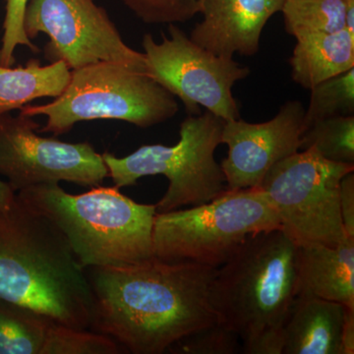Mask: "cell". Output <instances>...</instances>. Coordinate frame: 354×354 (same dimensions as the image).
Returning <instances> with one entry per match:
<instances>
[{
  "instance_id": "cell-16",
  "label": "cell",
  "mask_w": 354,
  "mask_h": 354,
  "mask_svg": "<svg viewBox=\"0 0 354 354\" xmlns=\"http://www.w3.org/2000/svg\"><path fill=\"white\" fill-rule=\"evenodd\" d=\"M288 59L293 82L306 90L354 68V35L346 29L298 37Z\"/></svg>"
},
{
  "instance_id": "cell-21",
  "label": "cell",
  "mask_w": 354,
  "mask_h": 354,
  "mask_svg": "<svg viewBox=\"0 0 354 354\" xmlns=\"http://www.w3.org/2000/svg\"><path fill=\"white\" fill-rule=\"evenodd\" d=\"M354 115V68L332 77L310 90L305 129L317 120Z\"/></svg>"
},
{
  "instance_id": "cell-10",
  "label": "cell",
  "mask_w": 354,
  "mask_h": 354,
  "mask_svg": "<svg viewBox=\"0 0 354 354\" xmlns=\"http://www.w3.org/2000/svg\"><path fill=\"white\" fill-rule=\"evenodd\" d=\"M23 24L30 39L50 38L44 53L50 62L62 60L70 70L113 62L147 74L145 55L125 44L94 0H29Z\"/></svg>"
},
{
  "instance_id": "cell-18",
  "label": "cell",
  "mask_w": 354,
  "mask_h": 354,
  "mask_svg": "<svg viewBox=\"0 0 354 354\" xmlns=\"http://www.w3.org/2000/svg\"><path fill=\"white\" fill-rule=\"evenodd\" d=\"M55 321L0 300V354H41Z\"/></svg>"
},
{
  "instance_id": "cell-17",
  "label": "cell",
  "mask_w": 354,
  "mask_h": 354,
  "mask_svg": "<svg viewBox=\"0 0 354 354\" xmlns=\"http://www.w3.org/2000/svg\"><path fill=\"white\" fill-rule=\"evenodd\" d=\"M71 70L62 60L41 65L32 58L25 66L0 65V116L35 100L59 97L68 85Z\"/></svg>"
},
{
  "instance_id": "cell-9",
  "label": "cell",
  "mask_w": 354,
  "mask_h": 354,
  "mask_svg": "<svg viewBox=\"0 0 354 354\" xmlns=\"http://www.w3.org/2000/svg\"><path fill=\"white\" fill-rule=\"evenodd\" d=\"M167 26L160 43L144 35L147 74L178 97L188 115L201 113L202 106L225 121L241 118L232 88L250 75L249 67L202 48L176 24Z\"/></svg>"
},
{
  "instance_id": "cell-24",
  "label": "cell",
  "mask_w": 354,
  "mask_h": 354,
  "mask_svg": "<svg viewBox=\"0 0 354 354\" xmlns=\"http://www.w3.org/2000/svg\"><path fill=\"white\" fill-rule=\"evenodd\" d=\"M146 24H178L200 14V0H120Z\"/></svg>"
},
{
  "instance_id": "cell-8",
  "label": "cell",
  "mask_w": 354,
  "mask_h": 354,
  "mask_svg": "<svg viewBox=\"0 0 354 354\" xmlns=\"http://www.w3.org/2000/svg\"><path fill=\"white\" fill-rule=\"evenodd\" d=\"M353 171L354 165L330 162L309 148L277 162L260 187L271 200L281 230L295 244L335 246L346 237L339 184Z\"/></svg>"
},
{
  "instance_id": "cell-19",
  "label": "cell",
  "mask_w": 354,
  "mask_h": 354,
  "mask_svg": "<svg viewBox=\"0 0 354 354\" xmlns=\"http://www.w3.org/2000/svg\"><path fill=\"white\" fill-rule=\"evenodd\" d=\"M281 12L286 32L295 39L346 29L344 0H285Z\"/></svg>"
},
{
  "instance_id": "cell-29",
  "label": "cell",
  "mask_w": 354,
  "mask_h": 354,
  "mask_svg": "<svg viewBox=\"0 0 354 354\" xmlns=\"http://www.w3.org/2000/svg\"><path fill=\"white\" fill-rule=\"evenodd\" d=\"M346 2V30L354 35V0H344Z\"/></svg>"
},
{
  "instance_id": "cell-3",
  "label": "cell",
  "mask_w": 354,
  "mask_h": 354,
  "mask_svg": "<svg viewBox=\"0 0 354 354\" xmlns=\"http://www.w3.org/2000/svg\"><path fill=\"white\" fill-rule=\"evenodd\" d=\"M297 259V244L283 230H274L249 237L216 270L212 305L218 321L239 335L242 353L281 354Z\"/></svg>"
},
{
  "instance_id": "cell-27",
  "label": "cell",
  "mask_w": 354,
  "mask_h": 354,
  "mask_svg": "<svg viewBox=\"0 0 354 354\" xmlns=\"http://www.w3.org/2000/svg\"><path fill=\"white\" fill-rule=\"evenodd\" d=\"M354 353V309L346 306L341 337V354Z\"/></svg>"
},
{
  "instance_id": "cell-22",
  "label": "cell",
  "mask_w": 354,
  "mask_h": 354,
  "mask_svg": "<svg viewBox=\"0 0 354 354\" xmlns=\"http://www.w3.org/2000/svg\"><path fill=\"white\" fill-rule=\"evenodd\" d=\"M120 346L108 335L51 323L41 354H118Z\"/></svg>"
},
{
  "instance_id": "cell-11",
  "label": "cell",
  "mask_w": 354,
  "mask_h": 354,
  "mask_svg": "<svg viewBox=\"0 0 354 354\" xmlns=\"http://www.w3.org/2000/svg\"><path fill=\"white\" fill-rule=\"evenodd\" d=\"M39 127L21 113L0 116V176L14 192L62 181L95 187L109 177L102 153L90 143L39 136Z\"/></svg>"
},
{
  "instance_id": "cell-5",
  "label": "cell",
  "mask_w": 354,
  "mask_h": 354,
  "mask_svg": "<svg viewBox=\"0 0 354 354\" xmlns=\"http://www.w3.org/2000/svg\"><path fill=\"white\" fill-rule=\"evenodd\" d=\"M281 230L278 214L260 186L227 190L190 209L157 213L153 253L165 262L218 269L252 235Z\"/></svg>"
},
{
  "instance_id": "cell-28",
  "label": "cell",
  "mask_w": 354,
  "mask_h": 354,
  "mask_svg": "<svg viewBox=\"0 0 354 354\" xmlns=\"http://www.w3.org/2000/svg\"><path fill=\"white\" fill-rule=\"evenodd\" d=\"M16 193L6 181L0 179V211H7L12 206Z\"/></svg>"
},
{
  "instance_id": "cell-4",
  "label": "cell",
  "mask_w": 354,
  "mask_h": 354,
  "mask_svg": "<svg viewBox=\"0 0 354 354\" xmlns=\"http://www.w3.org/2000/svg\"><path fill=\"white\" fill-rule=\"evenodd\" d=\"M16 197L62 232L86 270L135 264L153 256L157 207L139 204L115 186L72 195L59 183L39 184Z\"/></svg>"
},
{
  "instance_id": "cell-23",
  "label": "cell",
  "mask_w": 354,
  "mask_h": 354,
  "mask_svg": "<svg viewBox=\"0 0 354 354\" xmlns=\"http://www.w3.org/2000/svg\"><path fill=\"white\" fill-rule=\"evenodd\" d=\"M167 353L178 354H234L241 353L239 335L225 324L200 328L176 342Z\"/></svg>"
},
{
  "instance_id": "cell-13",
  "label": "cell",
  "mask_w": 354,
  "mask_h": 354,
  "mask_svg": "<svg viewBox=\"0 0 354 354\" xmlns=\"http://www.w3.org/2000/svg\"><path fill=\"white\" fill-rule=\"evenodd\" d=\"M285 0H200L201 22L190 39L216 55L253 57L259 51L268 21L281 12Z\"/></svg>"
},
{
  "instance_id": "cell-25",
  "label": "cell",
  "mask_w": 354,
  "mask_h": 354,
  "mask_svg": "<svg viewBox=\"0 0 354 354\" xmlns=\"http://www.w3.org/2000/svg\"><path fill=\"white\" fill-rule=\"evenodd\" d=\"M29 0H6L3 35L0 46V65L12 66L15 62L14 53L19 46H26L34 53L39 48L28 38L24 30V14Z\"/></svg>"
},
{
  "instance_id": "cell-14",
  "label": "cell",
  "mask_w": 354,
  "mask_h": 354,
  "mask_svg": "<svg viewBox=\"0 0 354 354\" xmlns=\"http://www.w3.org/2000/svg\"><path fill=\"white\" fill-rule=\"evenodd\" d=\"M314 297L354 309V239L337 245L298 246L295 297Z\"/></svg>"
},
{
  "instance_id": "cell-7",
  "label": "cell",
  "mask_w": 354,
  "mask_h": 354,
  "mask_svg": "<svg viewBox=\"0 0 354 354\" xmlns=\"http://www.w3.org/2000/svg\"><path fill=\"white\" fill-rule=\"evenodd\" d=\"M223 124L225 120L209 111L188 115L181 122L176 145H143L123 158L102 153L109 177L120 189L134 186L142 177H167L169 187L156 204L157 213L212 201L227 190L215 158Z\"/></svg>"
},
{
  "instance_id": "cell-15",
  "label": "cell",
  "mask_w": 354,
  "mask_h": 354,
  "mask_svg": "<svg viewBox=\"0 0 354 354\" xmlns=\"http://www.w3.org/2000/svg\"><path fill=\"white\" fill-rule=\"evenodd\" d=\"M346 306L297 297L283 327L281 354H341Z\"/></svg>"
},
{
  "instance_id": "cell-20",
  "label": "cell",
  "mask_w": 354,
  "mask_h": 354,
  "mask_svg": "<svg viewBox=\"0 0 354 354\" xmlns=\"http://www.w3.org/2000/svg\"><path fill=\"white\" fill-rule=\"evenodd\" d=\"M314 148L330 162L354 165V115L317 120L304 130L300 150Z\"/></svg>"
},
{
  "instance_id": "cell-2",
  "label": "cell",
  "mask_w": 354,
  "mask_h": 354,
  "mask_svg": "<svg viewBox=\"0 0 354 354\" xmlns=\"http://www.w3.org/2000/svg\"><path fill=\"white\" fill-rule=\"evenodd\" d=\"M0 300L67 327L90 329L87 271L62 232L16 195L10 209L0 211Z\"/></svg>"
},
{
  "instance_id": "cell-6",
  "label": "cell",
  "mask_w": 354,
  "mask_h": 354,
  "mask_svg": "<svg viewBox=\"0 0 354 354\" xmlns=\"http://www.w3.org/2000/svg\"><path fill=\"white\" fill-rule=\"evenodd\" d=\"M179 111L176 97L147 74L113 62L71 70L64 92L55 101L20 109L24 115H43L39 132L65 134L84 121L120 120L150 128L171 120Z\"/></svg>"
},
{
  "instance_id": "cell-26",
  "label": "cell",
  "mask_w": 354,
  "mask_h": 354,
  "mask_svg": "<svg viewBox=\"0 0 354 354\" xmlns=\"http://www.w3.org/2000/svg\"><path fill=\"white\" fill-rule=\"evenodd\" d=\"M339 214L344 234L354 239V171L342 177L339 191Z\"/></svg>"
},
{
  "instance_id": "cell-12",
  "label": "cell",
  "mask_w": 354,
  "mask_h": 354,
  "mask_svg": "<svg viewBox=\"0 0 354 354\" xmlns=\"http://www.w3.org/2000/svg\"><path fill=\"white\" fill-rule=\"evenodd\" d=\"M304 114L301 102L288 101L266 122L225 121L221 144L228 147V153L221 167L227 190L258 187L277 162L297 153L305 130Z\"/></svg>"
},
{
  "instance_id": "cell-1",
  "label": "cell",
  "mask_w": 354,
  "mask_h": 354,
  "mask_svg": "<svg viewBox=\"0 0 354 354\" xmlns=\"http://www.w3.org/2000/svg\"><path fill=\"white\" fill-rule=\"evenodd\" d=\"M216 270L153 256L131 265L88 268L90 330L133 354H162L179 339L218 322L209 290Z\"/></svg>"
}]
</instances>
